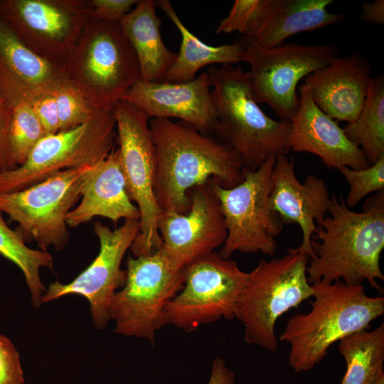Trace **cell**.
Segmentation results:
<instances>
[{"label":"cell","instance_id":"obj_1","mask_svg":"<svg viewBox=\"0 0 384 384\" xmlns=\"http://www.w3.org/2000/svg\"><path fill=\"white\" fill-rule=\"evenodd\" d=\"M329 215L316 222L311 240L315 257L306 267L309 283L341 280L348 285L364 281L383 292L380 260L384 248V191L368 198L361 212L348 208L342 193L333 194Z\"/></svg>","mask_w":384,"mask_h":384},{"label":"cell","instance_id":"obj_2","mask_svg":"<svg viewBox=\"0 0 384 384\" xmlns=\"http://www.w3.org/2000/svg\"><path fill=\"white\" fill-rule=\"evenodd\" d=\"M149 126L156 155L154 193L161 212L188 211L189 191L210 178L225 188L241 181L242 161L221 139L183 121L151 119Z\"/></svg>","mask_w":384,"mask_h":384},{"label":"cell","instance_id":"obj_3","mask_svg":"<svg viewBox=\"0 0 384 384\" xmlns=\"http://www.w3.org/2000/svg\"><path fill=\"white\" fill-rule=\"evenodd\" d=\"M311 284L310 311L291 316L279 336L289 344L288 362L297 373L311 370L331 345L368 329L384 314V297L368 296L362 284L348 285L341 280Z\"/></svg>","mask_w":384,"mask_h":384},{"label":"cell","instance_id":"obj_4","mask_svg":"<svg viewBox=\"0 0 384 384\" xmlns=\"http://www.w3.org/2000/svg\"><path fill=\"white\" fill-rule=\"evenodd\" d=\"M210 95L218 122L216 137L256 170L272 156H287L291 124L267 116L256 102L247 72L232 64L209 67Z\"/></svg>","mask_w":384,"mask_h":384},{"label":"cell","instance_id":"obj_5","mask_svg":"<svg viewBox=\"0 0 384 384\" xmlns=\"http://www.w3.org/2000/svg\"><path fill=\"white\" fill-rule=\"evenodd\" d=\"M68 82L97 110H113L140 79L135 53L119 22L90 17L65 61Z\"/></svg>","mask_w":384,"mask_h":384},{"label":"cell","instance_id":"obj_6","mask_svg":"<svg viewBox=\"0 0 384 384\" xmlns=\"http://www.w3.org/2000/svg\"><path fill=\"white\" fill-rule=\"evenodd\" d=\"M309 260L305 252L289 249L282 257L260 260L248 272L235 312V318L244 326L247 343L271 352L277 350V319L313 296L306 274Z\"/></svg>","mask_w":384,"mask_h":384},{"label":"cell","instance_id":"obj_7","mask_svg":"<svg viewBox=\"0 0 384 384\" xmlns=\"http://www.w3.org/2000/svg\"><path fill=\"white\" fill-rule=\"evenodd\" d=\"M184 270L173 266L161 249L129 257L125 282L110 306L114 332L154 343L156 332L168 324L166 309L183 286Z\"/></svg>","mask_w":384,"mask_h":384},{"label":"cell","instance_id":"obj_8","mask_svg":"<svg viewBox=\"0 0 384 384\" xmlns=\"http://www.w3.org/2000/svg\"><path fill=\"white\" fill-rule=\"evenodd\" d=\"M240 41V61L250 65L247 73L256 102L267 104L279 120L289 123L299 106V81L338 57L331 44L291 42L266 48L244 36Z\"/></svg>","mask_w":384,"mask_h":384},{"label":"cell","instance_id":"obj_9","mask_svg":"<svg viewBox=\"0 0 384 384\" xmlns=\"http://www.w3.org/2000/svg\"><path fill=\"white\" fill-rule=\"evenodd\" d=\"M276 156H270L255 171L243 168L241 181L232 188L221 186L214 178L209 180L227 229L220 252L223 257L230 258L235 252L275 254L276 238L284 225L269 203Z\"/></svg>","mask_w":384,"mask_h":384},{"label":"cell","instance_id":"obj_10","mask_svg":"<svg viewBox=\"0 0 384 384\" xmlns=\"http://www.w3.org/2000/svg\"><path fill=\"white\" fill-rule=\"evenodd\" d=\"M113 113L127 192L139 212V231L130 248L135 257L149 255L162 246L157 229L161 211L154 193L156 155L149 119L123 100L115 104Z\"/></svg>","mask_w":384,"mask_h":384},{"label":"cell","instance_id":"obj_11","mask_svg":"<svg viewBox=\"0 0 384 384\" xmlns=\"http://www.w3.org/2000/svg\"><path fill=\"white\" fill-rule=\"evenodd\" d=\"M116 142L113 110H100L78 127L44 137L22 165L0 174V193L25 189L65 169L95 165Z\"/></svg>","mask_w":384,"mask_h":384},{"label":"cell","instance_id":"obj_12","mask_svg":"<svg viewBox=\"0 0 384 384\" xmlns=\"http://www.w3.org/2000/svg\"><path fill=\"white\" fill-rule=\"evenodd\" d=\"M91 166L65 169L25 189L0 193V212L17 223L25 241H35L43 251L60 250L69 238L67 215L81 198Z\"/></svg>","mask_w":384,"mask_h":384},{"label":"cell","instance_id":"obj_13","mask_svg":"<svg viewBox=\"0 0 384 384\" xmlns=\"http://www.w3.org/2000/svg\"><path fill=\"white\" fill-rule=\"evenodd\" d=\"M248 272L215 251L184 270L183 286L168 304V324L184 331L221 319H233Z\"/></svg>","mask_w":384,"mask_h":384},{"label":"cell","instance_id":"obj_14","mask_svg":"<svg viewBox=\"0 0 384 384\" xmlns=\"http://www.w3.org/2000/svg\"><path fill=\"white\" fill-rule=\"evenodd\" d=\"M87 0H0V17L38 55L65 63L90 17Z\"/></svg>","mask_w":384,"mask_h":384},{"label":"cell","instance_id":"obj_15","mask_svg":"<svg viewBox=\"0 0 384 384\" xmlns=\"http://www.w3.org/2000/svg\"><path fill=\"white\" fill-rule=\"evenodd\" d=\"M93 229L100 242L98 255L72 282L51 283L43 294L41 302L68 294L82 296L90 303L95 325L102 329L110 320L112 298L125 282L126 271L121 270V263L139 233V221L127 219L120 227L114 230L96 221Z\"/></svg>","mask_w":384,"mask_h":384},{"label":"cell","instance_id":"obj_16","mask_svg":"<svg viewBox=\"0 0 384 384\" xmlns=\"http://www.w3.org/2000/svg\"><path fill=\"white\" fill-rule=\"evenodd\" d=\"M188 196V211L161 212L157 222L161 250L179 270L223 246L227 236L220 205L209 181L192 188Z\"/></svg>","mask_w":384,"mask_h":384},{"label":"cell","instance_id":"obj_17","mask_svg":"<svg viewBox=\"0 0 384 384\" xmlns=\"http://www.w3.org/2000/svg\"><path fill=\"white\" fill-rule=\"evenodd\" d=\"M120 100L138 108L149 119H179L202 134H214L216 137L218 122L207 72L184 82H149L139 79Z\"/></svg>","mask_w":384,"mask_h":384},{"label":"cell","instance_id":"obj_18","mask_svg":"<svg viewBox=\"0 0 384 384\" xmlns=\"http://www.w3.org/2000/svg\"><path fill=\"white\" fill-rule=\"evenodd\" d=\"M325 181L309 175L304 183L297 177L294 159L277 155L272 171L269 197L270 208L279 215L284 224L297 223L302 240L297 250L315 257L311 240L317 232L316 222L324 218L331 203Z\"/></svg>","mask_w":384,"mask_h":384},{"label":"cell","instance_id":"obj_19","mask_svg":"<svg viewBox=\"0 0 384 384\" xmlns=\"http://www.w3.org/2000/svg\"><path fill=\"white\" fill-rule=\"evenodd\" d=\"M68 81L65 63L34 53L0 17V95L7 105L30 103Z\"/></svg>","mask_w":384,"mask_h":384},{"label":"cell","instance_id":"obj_20","mask_svg":"<svg viewBox=\"0 0 384 384\" xmlns=\"http://www.w3.org/2000/svg\"><path fill=\"white\" fill-rule=\"evenodd\" d=\"M333 0H251L242 36L271 48L297 33L314 31L343 21L329 11Z\"/></svg>","mask_w":384,"mask_h":384},{"label":"cell","instance_id":"obj_21","mask_svg":"<svg viewBox=\"0 0 384 384\" xmlns=\"http://www.w3.org/2000/svg\"><path fill=\"white\" fill-rule=\"evenodd\" d=\"M299 92V106L290 122V149L319 156L328 169L369 166L362 150L348 139L337 121L316 106L304 84Z\"/></svg>","mask_w":384,"mask_h":384},{"label":"cell","instance_id":"obj_22","mask_svg":"<svg viewBox=\"0 0 384 384\" xmlns=\"http://www.w3.org/2000/svg\"><path fill=\"white\" fill-rule=\"evenodd\" d=\"M370 64L358 53L334 60L304 78L316 106L334 120L354 121L366 101Z\"/></svg>","mask_w":384,"mask_h":384},{"label":"cell","instance_id":"obj_23","mask_svg":"<svg viewBox=\"0 0 384 384\" xmlns=\"http://www.w3.org/2000/svg\"><path fill=\"white\" fill-rule=\"evenodd\" d=\"M81 201L68 214V226L75 228L93 218L139 219V212L127 192L118 148L92 166L82 183Z\"/></svg>","mask_w":384,"mask_h":384},{"label":"cell","instance_id":"obj_24","mask_svg":"<svg viewBox=\"0 0 384 384\" xmlns=\"http://www.w3.org/2000/svg\"><path fill=\"white\" fill-rule=\"evenodd\" d=\"M156 7L154 0H139L119 21L135 53L140 79L149 82L164 81L177 55L162 40V18L157 16Z\"/></svg>","mask_w":384,"mask_h":384},{"label":"cell","instance_id":"obj_25","mask_svg":"<svg viewBox=\"0 0 384 384\" xmlns=\"http://www.w3.org/2000/svg\"><path fill=\"white\" fill-rule=\"evenodd\" d=\"M161 9L176 26L181 36V45L176 58L166 73L164 81L184 82L193 80L202 68L215 64H233L240 61L242 45L240 41L213 46L195 36L184 25L169 0H158Z\"/></svg>","mask_w":384,"mask_h":384},{"label":"cell","instance_id":"obj_26","mask_svg":"<svg viewBox=\"0 0 384 384\" xmlns=\"http://www.w3.org/2000/svg\"><path fill=\"white\" fill-rule=\"evenodd\" d=\"M338 351L346 365L341 384H375L384 375V324L346 336Z\"/></svg>","mask_w":384,"mask_h":384},{"label":"cell","instance_id":"obj_27","mask_svg":"<svg viewBox=\"0 0 384 384\" xmlns=\"http://www.w3.org/2000/svg\"><path fill=\"white\" fill-rule=\"evenodd\" d=\"M346 137L363 152L369 165L384 154V75L372 78L357 118L343 128Z\"/></svg>","mask_w":384,"mask_h":384},{"label":"cell","instance_id":"obj_28","mask_svg":"<svg viewBox=\"0 0 384 384\" xmlns=\"http://www.w3.org/2000/svg\"><path fill=\"white\" fill-rule=\"evenodd\" d=\"M21 233L11 229L0 212V255L14 263L23 272L35 306L41 303L45 286L40 277V269L52 268L53 258L47 251L34 250L26 245Z\"/></svg>","mask_w":384,"mask_h":384},{"label":"cell","instance_id":"obj_29","mask_svg":"<svg viewBox=\"0 0 384 384\" xmlns=\"http://www.w3.org/2000/svg\"><path fill=\"white\" fill-rule=\"evenodd\" d=\"M9 106L12 111L9 131L11 156L17 168L26 161L33 148L47 134L29 102Z\"/></svg>","mask_w":384,"mask_h":384},{"label":"cell","instance_id":"obj_30","mask_svg":"<svg viewBox=\"0 0 384 384\" xmlns=\"http://www.w3.org/2000/svg\"><path fill=\"white\" fill-rule=\"evenodd\" d=\"M57 105L60 131L78 127L90 120L97 112L80 92L68 81L53 92Z\"/></svg>","mask_w":384,"mask_h":384},{"label":"cell","instance_id":"obj_31","mask_svg":"<svg viewBox=\"0 0 384 384\" xmlns=\"http://www.w3.org/2000/svg\"><path fill=\"white\" fill-rule=\"evenodd\" d=\"M348 182L350 190L345 198L351 208L372 193L384 191V154L367 168L354 169L341 166L338 169Z\"/></svg>","mask_w":384,"mask_h":384},{"label":"cell","instance_id":"obj_32","mask_svg":"<svg viewBox=\"0 0 384 384\" xmlns=\"http://www.w3.org/2000/svg\"><path fill=\"white\" fill-rule=\"evenodd\" d=\"M0 384H24L20 356L10 339L0 334Z\"/></svg>","mask_w":384,"mask_h":384},{"label":"cell","instance_id":"obj_33","mask_svg":"<svg viewBox=\"0 0 384 384\" xmlns=\"http://www.w3.org/2000/svg\"><path fill=\"white\" fill-rule=\"evenodd\" d=\"M137 0H90V17L107 22H119Z\"/></svg>","mask_w":384,"mask_h":384},{"label":"cell","instance_id":"obj_34","mask_svg":"<svg viewBox=\"0 0 384 384\" xmlns=\"http://www.w3.org/2000/svg\"><path fill=\"white\" fill-rule=\"evenodd\" d=\"M30 105L47 135L55 134L60 131L58 114L53 92L34 99Z\"/></svg>","mask_w":384,"mask_h":384},{"label":"cell","instance_id":"obj_35","mask_svg":"<svg viewBox=\"0 0 384 384\" xmlns=\"http://www.w3.org/2000/svg\"><path fill=\"white\" fill-rule=\"evenodd\" d=\"M11 117V107L4 102H0V174L16 168L11 160L9 146Z\"/></svg>","mask_w":384,"mask_h":384},{"label":"cell","instance_id":"obj_36","mask_svg":"<svg viewBox=\"0 0 384 384\" xmlns=\"http://www.w3.org/2000/svg\"><path fill=\"white\" fill-rule=\"evenodd\" d=\"M360 19L368 23L384 25V1L375 0L362 5Z\"/></svg>","mask_w":384,"mask_h":384},{"label":"cell","instance_id":"obj_37","mask_svg":"<svg viewBox=\"0 0 384 384\" xmlns=\"http://www.w3.org/2000/svg\"><path fill=\"white\" fill-rule=\"evenodd\" d=\"M207 384H235L234 373L228 368L221 358L213 361L210 377Z\"/></svg>","mask_w":384,"mask_h":384},{"label":"cell","instance_id":"obj_38","mask_svg":"<svg viewBox=\"0 0 384 384\" xmlns=\"http://www.w3.org/2000/svg\"><path fill=\"white\" fill-rule=\"evenodd\" d=\"M375 384H384V375H383Z\"/></svg>","mask_w":384,"mask_h":384},{"label":"cell","instance_id":"obj_39","mask_svg":"<svg viewBox=\"0 0 384 384\" xmlns=\"http://www.w3.org/2000/svg\"><path fill=\"white\" fill-rule=\"evenodd\" d=\"M4 102V100H3V99H2V97H1V96L0 95V102Z\"/></svg>","mask_w":384,"mask_h":384}]
</instances>
